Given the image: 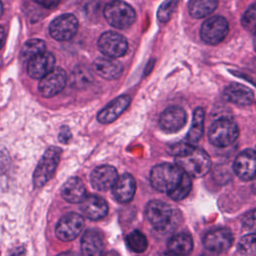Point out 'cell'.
<instances>
[{
  "label": "cell",
  "mask_w": 256,
  "mask_h": 256,
  "mask_svg": "<svg viewBox=\"0 0 256 256\" xmlns=\"http://www.w3.org/2000/svg\"><path fill=\"white\" fill-rule=\"evenodd\" d=\"M176 165L190 177H202L211 168L209 155L202 149L189 145L181 144L173 150Z\"/></svg>",
  "instance_id": "cell-1"
},
{
  "label": "cell",
  "mask_w": 256,
  "mask_h": 256,
  "mask_svg": "<svg viewBox=\"0 0 256 256\" xmlns=\"http://www.w3.org/2000/svg\"><path fill=\"white\" fill-rule=\"evenodd\" d=\"M184 172L174 164L161 163L154 166L150 172V182L153 188L169 194L181 182Z\"/></svg>",
  "instance_id": "cell-2"
},
{
  "label": "cell",
  "mask_w": 256,
  "mask_h": 256,
  "mask_svg": "<svg viewBox=\"0 0 256 256\" xmlns=\"http://www.w3.org/2000/svg\"><path fill=\"white\" fill-rule=\"evenodd\" d=\"M178 212L168 203L152 200L147 204L146 216L151 225L160 232H167L176 226Z\"/></svg>",
  "instance_id": "cell-3"
},
{
  "label": "cell",
  "mask_w": 256,
  "mask_h": 256,
  "mask_svg": "<svg viewBox=\"0 0 256 256\" xmlns=\"http://www.w3.org/2000/svg\"><path fill=\"white\" fill-rule=\"evenodd\" d=\"M239 136L237 123L228 117L215 120L209 127L208 139L216 147H227L233 144Z\"/></svg>",
  "instance_id": "cell-4"
},
{
  "label": "cell",
  "mask_w": 256,
  "mask_h": 256,
  "mask_svg": "<svg viewBox=\"0 0 256 256\" xmlns=\"http://www.w3.org/2000/svg\"><path fill=\"white\" fill-rule=\"evenodd\" d=\"M104 17L112 27L117 29H126L134 24L136 20V13L126 2L114 0L106 4L104 8Z\"/></svg>",
  "instance_id": "cell-5"
},
{
  "label": "cell",
  "mask_w": 256,
  "mask_h": 256,
  "mask_svg": "<svg viewBox=\"0 0 256 256\" xmlns=\"http://www.w3.org/2000/svg\"><path fill=\"white\" fill-rule=\"evenodd\" d=\"M61 154V148L56 146H51L45 151L33 174V184L36 188L44 186L53 177Z\"/></svg>",
  "instance_id": "cell-6"
},
{
  "label": "cell",
  "mask_w": 256,
  "mask_h": 256,
  "mask_svg": "<svg viewBox=\"0 0 256 256\" xmlns=\"http://www.w3.org/2000/svg\"><path fill=\"white\" fill-rule=\"evenodd\" d=\"M229 25L223 16H212L205 20L200 29L201 39L210 45H216L222 42L227 36Z\"/></svg>",
  "instance_id": "cell-7"
},
{
  "label": "cell",
  "mask_w": 256,
  "mask_h": 256,
  "mask_svg": "<svg viewBox=\"0 0 256 256\" xmlns=\"http://www.w3.org/2000/svg\"><path fill=\"white\" fill-rule=\"evenodd\" d=\"M97 46L99 51L108 58L122 57L128 50L126 38L114 31H106L98 39Z\"/></svg>",
  "instance_id": "cell-8"
},
{
  "label": "cell",
  "mask_w": 256,
  "mask_h": 256,
  "mask_svg": "<svg viewBox=\"0 0 256 256\" xmlns=\"http://www.w3.org/2000/svg\"><path fill=\"white\" fill-rule=\"evenodd\" d=\"M78 30V20L70 13L62 14L56 17L49 25L51 37L58 41H67L72 39Z\"/></svg>",
  "instance_id": "cell-9"
},
{
  "label": "cell",
  "mask_w": 256,
  "mask_h": 256,
  "mask_svg": "<svg viewBox=\"0 0 256 256\" xmlns=\"http://www.w3.org/2000/svg\"><path fill=\"white\" fill-rule=\"evenodd\" d=\"M84 227V218L77 213H67L62 216L55 228L56 236L62 241H71L79 236Z\"/></svg>",
  "instance_id": "cell-10"
},
{
  "label": "cell",
  "mask_w": 256,
  "mask_h": 256,
  "mask_svg": "<svg viewBox=\"0 0 256 256\" xmlns=\"http://www.w3.org/2000/svg\"><path fill=\"white\" fill-rule=\"evenodd\" d=\"M67 82V74L65 70L60 67L54 68L46 76L40 79L38 91L44 98H51L59 94Z\"/></svg>",
  "instance_id": "cell-11"
},
{
  "label": "cell",
  "mask_w": 256,
  "mask_h": 256,
  "mask_svg": "<svg viewBox=\"0 0 256 256\" xmlns=\"http://www.w3.org/2000/svg\"><path fill=\"white\" fill-rule=\"evenodd\" d=\"M233 170L242 180L253 179L256 176V150L246 149L241 151L234 160Z\"/></svg>",
  "instance_id": "cell-12"
},
{
  "label": "cell",
  "mask_w": 256,
  "mask_h": 256,
  "mask_svg": "<svg viewBox=\"0 0 256 256\" xmlns=\"http://www.w3.org/2000/svg\"><path fill=\"white\" fill-rule=\"evenodd\" d=\"M187 122L186 111L179 106L166 108L159 117V126L162 130L170 133L181 130Z\"/></svg>",
  "instance_id": "cell-13"
},
{
  "label": "cell",
  "mask_w": 256,
  "mask_h": 256,
  "mask_svg": "<svg viewBox=\"0 0 256 256\" xmlns=\"http://www.w3.org/2000/svg\"><path fill=\"white\" fill-rule=\"evenodd\" d=\"M233 243L232 233L225 228L212 230L205 234L203 245L205 248L214 253H222L227 251Z\"/></svg>",
  "instance_id": "cell-14"
},
{
  "label": "cell",
  "mask_w": 256,
  "mask_h": 256,
  "mask_svg": "<svg viewBox=\"0 0 256 256\" xmlns=\"http://www.w3.org/2000/svg\"><path fill=\"white\" fill-rule=\"evenodd\" d=\"M117 170L110 165H102L96 167L91 175L90 182L94 189L98 191H106L111 189L118 179Z\"/></svg>",
  "instance_id": "cell-15"
},
{
  "label": "cell",
  "mask_w": 256,
  "mask_h": 256,
  "mask_svg": "<svg viewBox=\"0 0 256 256\" xmlns=\"http://www.w3.org/2000/svg\"><path fill=\"white\" fill-rule=\"evenodd\" d=\"M131 97L129 95H120L108 103L97 115V120L102 124H109L115 121L129 106Z\"/></svg>",
  "instance_id": "cell-16"
},
{
  "label": "cell",
  "mask_w": 256,
  "mask_h": 256,
  "mask_svg": "<svg viewBox=\"0 0 256 256\" xmlns=\"http://www.w3.org/2000/svg\"><path fill=\"white\" fill-rule=\"evenodd\" d=\"M55 57L50 52H44L28 62L27 72L33 79H42L54 69Z\"/></svg>",
  "instance_id": "cell-17"
},
{
  "label": "cell",
  "mask_w": 256,
  "mask_h": 256,
  "mask_svg": "<svg viewBox=\"0 0 256 256\" xmlns=\"http://www.w3.org/2000/svg\"><path fill=\"white\" fill-rule=\"evenodd\" d=\"M223 98L237 106H248L254 101V92L243 84L233 83L225 88Z\"/></svg>",
  "instance_id": "cell-18"
},
{
  "label": "cell",
  "mask_w": 256,
  "mask_h": 256,
  "mask_svg": "<svg viewBox=\"0 0 256 256\" xmlns=\"http://www.w3.org/2000/svg\"><path fill=\"white\" fill-rule=\"evenodd\" d=\"M94 71L106 80L118 79L124 70L121 62L108 57H98L93 62Z\"/></svg>",
  "instance_id": "cell-19"
},
{
  "label": "cell",
  "mask_w": 256,
  "mask_h": 256,
  "mask_svg": "<svg viewBox=\"0 0 256 256\" xmlns=\"http://www.w3.org/2000/svg\"><path fill=\"white\" fill-rule=\"evenodd\" d=\"M114 198L120 203H127L132 200L136 191V181L129 173H124L118 177L112 187Z\"/></svg>",
  "instance_id": "cell-20"
},
{
  "label": "cell",
  "mask_w": 256,
  "mask_h": 256,
  "mask_svg": "<svg viewBox=\"0 0 256 256\" xmlns=\"http://www.w3.org/2000/svg\"><path fill=\"white\" fill-rule=\"evenodd\" d=\"M82 213L91 220H99L106 216L108 205L106 201L97 195H86L81 202Z\"/></svg>",
  "instance_id": "cell-21"
},
{
  "label": "cell",
  "mask_w": 256,
  "mask_h": 256,
  "mask_svg": "<svg viewBox=\"0 0 256 256\" xmlns=\"http://www.w3.org/2000/svg\"><path fill=\"white\" fill-rule=\"evenodd\" d=\"M61 196L69 203H81L86 197V188L78 177L69 178L61 187Z\"/></svg>",
  "instance_id": "cell-22"
},
{
  "label": "cell",
  "mask_w": 256,
  "mask_h": 256,
  "mask_svg": "<svg viewBox=\"0 0 256 256\" xmlns=\"http://www.w3.org/2000/svg\"><path fill=\"white\" fill-rule=\"evenodd\" d=\"M104 244L101 235L96 230L89 229L81 238V252L83 256H102Z\"/></svg>",
  "instance_id": "cell-23"
},
{
  "label": "cell",
  "mask_w": 256,
  "mask_h": 256,
  "mask_svg": "<svg viewBox=\"0 0 256 256\" xmlns=\"http://www.w3.org/2000/svg\"><path fill=\"white\" fill-rule=\"evenodd\" d=\"M168 251L179 256L188 255L193 249V239L190 234L181 232L173 235L167 244Z\"/></svg>",
  "instance_id": "cell-24"
},
{
  "label": "cell",
  "mask_w": 256,
  "mask_h": 256,
  "mask_svg": "<svg viewBox=\"0 0 256 256\" xmlns=\"http://www.w3.org/2000/svg\"><path fill=\"white\" fill-rule=\"evenodd\" d=\"M204 109L202 107L195 108V110L193 111L191 126L186 137V143H188L189 145L195 146V144L198 143V141L202 137L204 130Z\"/></svg>",
  "instance_id": "cell-25"
},
{
  "label": "cell",
  "mask_w": 256,
  "mask_h": 256,
  "mask_svg": "<svg viewBox=\"0 0 256 256\" xmlns=\"http://www.w3.org/2000/svg\"><path fill=\"white\" fill-rule=\"evenodd\" d=\"M219 0H189L188 11L191 17L200 19L210 15L218 6Z\"/></svg>",
  "instance_id": "cell-26"
},
{
  "label": "cell",
  "mask_w": 256,
  "mask_h": 256,
  "mask_svg": "<svg viewBox=\"0 0 256 256\" xmlns=\"http://www.w3.org/2000/svg\"><path fill=\"white\" fill-rule=\"evenodd\" d=\"M46 52V45L45 42L41 39L38 38H33L27 40L21 50H20V55L19 58L22 62H29L31 59L34 57Z\"/></svg>",
  "instance_id": "cell-27"
},
{
  "label": "cell",
  "mask_w": 256,
  "mask_h": 256,
  "mask_svg": "<svg viewBox=\"0 0 256 256\" xmlns=\"http://www.w3.org/2000/svg\"><path fill=\"white\" fill-rule=\"evenodd\" d=\"M126 244L128 248L133 252L141 253L146 250L148 246V241L142 232L135 230L127 235Z\"/></svg>",
  "instance_id": "cell-28"
},
{
  "label": "cell",
  "mask_w": 256,
  "mask_h": 256,
  "mask_svg": "<svg viewBox=\"0 0 256 256\" xmlns=\"http://www.w3.org/2000/svg\"><path fill=\"white\" fill-rule=\"evenodd\" d=\"M191 187H192L191 177L184 172L181 182L179 183V185L172 192H170L168 194V196L170 198H172L173 200H176V201L182 200L189 194V192L191 190Z\"/></svg>",
  "instance_id": "cell-29"
},
{
  "label": "cell",
  "mask_w": 256,
  "mask_h": 256,
  "mask_svg": "<svg viewBox=\"0 0 256 256\" xmlns=\"http://www.w3.org/2000/svg\"><path fill=\"white\" fill-rule=\"evenodd\" d=\"M92 75L85 67H77L71 75V84L76 88H83L91 83Z\"/></svg>",
  "instance_id": "cell-30"
},
{
  "label": "cell",
  "mask_w": 256,
  "mask_h": 256,
  "mask_svg": "<svg viewBox=\"0 0 256 256\" xmlns=\"http://www.w3.org/2000/svg\"><path fill=\"white\" fill-rule=\"evenodd\" d=\"M178 0H165L157 11V18L161 23H166L170 20L172 14L177 8Z\"/></svg>",
  "instance_id": "cell-31"
},
{
  "label": "cell",
  "mask_w": 256,
  "mask_h": 256,
  "mask_svg": "<svg viewBox=\"0 0 256 256\" xmlns=\"http://www.w3.org/2000/svg\"><path fill=\"white\" fill-rule=\"evenodd\" d=\"M242 27L256 35V4L251 5L242 15L241 18Z\"/></svg>",
  "instance_id": "cell-32"
},
{
  "label": "cell",
  "mask_w": 256,
  "mask_h": 256,
  "mask_svg": "<svg viewBox=\"0 0 256 256\" xmlns=\"http://www.w3.org/2000/svg\"><path fill=\"white\" fill-rule=\"evenodd\" d=\"M243 228L252 233H256V209L247 212L242 218Z\"/></svg>",
  "instance_id": "cell-33"
},
{
  "label": "cell",
  "mask_w": 256,
  "mask_h": 256,
  "mask_svg": "<svg viewBox=\"0 0 256 256\" xmlns=\"http://www.w3.org/2000/svg\"><path fill=\"white\" fill-rule=\"evenodd\" d=\"M71 137H72V134H71L70 129L67 126H62L61 130H60V133H59V140H60V142L66 144V143L69 142Z\"/></svg>",
  "instance_id": "cell-34"
},
{
  "label": "cell",
  "mask_w": 256,
  "mask_h": 256,
  "mask_svg": "<svg viewBox=\"0 0 256 256\" xmlns=\"http://www.w3.org/2000/svg\"><path fill=\"white\" fill-rule=\"evenodd\" d=\"M34 1L44 8L52 9V8H55L60 3L61 0H34Z\"/></svg>",
  "instance_id": "cell-35"
},
{
  "label": "cell",
  "mask_w": 256,
  "mask_h": 256,
  "mask_svg": "<svg viewBox=\"0 0 256 256\" xmlns=\"http://www.w3.org/2000/svg\"><path fill=\"white\" fill-rule=\"evenodd\" d=\"M5 39H6V33L5 30L0 26V49L3 47L4 43H5Z\"/></svg>",
  "instance_id": "cell-36"
},
{
  "label": "cell",
  "mask_w": 256,
  "mask_h": 256,
  "mask_svg": "<svg viewBox=\"0 0 256 256\" xmlns=\"http://www.w3.org/2000/svg\"><path fill=\"white\" fill-rule=\"evenodd\" d=\"M57 256H79L77 253L73 252V251H67V252H63L58 254Z\"/></svg>",
  "instance_id": "cell-37"
},
{
  "label": "cell",
  "mask_w": 256,
  "mask_h": 256,
  "mask_svg": "<svg viewBox=\"0 0 256 256\" xmlns=\"http://www.w3.org/2000/svg\"><path fill=\"white\" fill-rule=\"evenodd\" d=\"M156 256H179V255H177V254H174V253H172V252L168 251V252H161V253L157 254Z\"/></svg>",
  "instance_id": "cell-38"
},
{
  "label": "cell",
  "mask_w": 256,
  "mask_h": 256,
  "mask_svg": "<svg viewBox=\"0 0 256 256\" xmlns=\"http://www.w3.org/2000/svg\"><path fill=\"white\" fill-rule=\"evenodd\" d=\"M2 14H3V4H2V2L0 1V17L2 16Z\"/></svg>",
  "instance_id": "cell-39"
}]
</instances>
